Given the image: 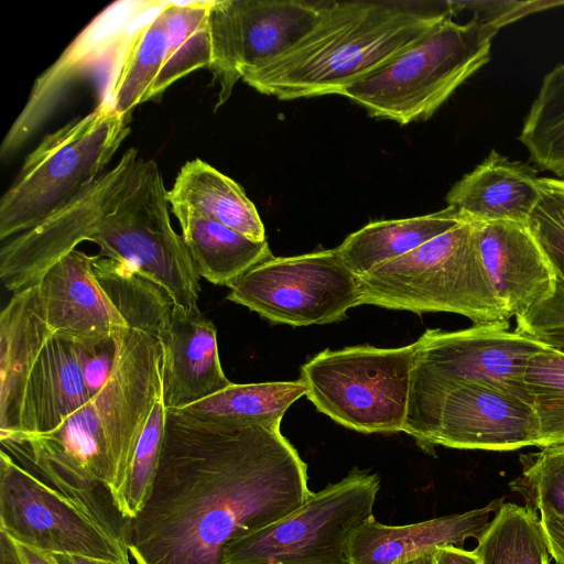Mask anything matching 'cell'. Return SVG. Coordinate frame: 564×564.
<instances>
[{
    "instance_id": "1",
    "label": "cell",
    "mask_w": 564,
    "mask_h": 564,
    "mask_svg": "<svg viewBox=\"0 0 564 564\" xmlns=\"http://www.w3.org/2000/svg\"><path fill=\"white\" fill-rule=\"evenodd\" d=\"M307 466L280 427L166 410L153 485L127 521L135 564H224L225 546L300 508Z\"/></svg>"
},
{
    "instance_id": "2",
    "label": "cell",
    "mask_w": 564,
    "mask_h": 564,
    "mask_svg": "<svg viewBox=\"0 0 564 564\" xmlns=\"http://www.w3.org/2000/svg\"><path fill=\"white\" fill-rule=\"evenodd\" d=\"M166 195L156 162L128 149L67 205L1 247L3 286L15 293L33 285L79 242L91 241L98 257L129 265L174 305L197 310L200 276L171 225Z\"/></svg>"
},
{
    "instance_id": "3",
    "label": "cell",
    "mask_w": 564,
    "mask_h": 564,
    "mask_svg": "<svg viewBox=\"0 0 564 564\" xmlns=\"http://www.w3.org/2000/svg\"><path fill=\"white\" fill-rule=\"evenodd\" d=\"M172 307L169 302L122 314L129 327L113 335L116 360L106 386L55 431L1 443L30 471L124 542L126 521L116 511L112 496L162 397L159 332Z\"/></svg>"
},
{
    "instance_id": "4",
    "label": "cell",
    "mask_w": 564,
    "mask_h": 564,
    "mask_svg": "<svg viewBox=\"0 0 564 564\" xmlns=\"http://www.w3.org/2000/svg\"><path fill=\"white\" fill-rule=\"evenodd\" d=\"M453 14L449 1L332 0L306 36L242 80L280 100L340 95Z\"/></svg>"
},
{
    "instance_id": "5",
    "label": "cell",
    "mask_w": 564,
    "mask_h": 564,
    "mask_svg": "<svg viewBox=\"0 0 564 564\" xmlns=\"http://www.w3.org/2000/svg\"><path fill=\"white\" fill-rule=\"evenodd\" d=\"M404 432L433 453L445 398L465 383H485L532 405L524 375L530 359L546 344L510 330L509 322L473 324L458 330L426 329L417 339Z\"/></svg>"
},
{
    "instance_id": "6",
    "label": "cell",
    "mask_w": 564,
    "mask_h": 564,
    "mask_svg": "<svg viewBox=\"0 0 564 564\" xmlns=\"http://www.w3.org/2000/svg\"><path fill=\"white\" fill-rule=\"evenodd\" d=\"M500 29L476 13L466 23L444 18L388 64L340 96L376 118L399 124L426 120L490 59Z\"/></svg>"
},
{
    "instance_id": "7",
    "label": "cell",
    "mask_w": 564,
    "mask_h": 564,
    "mask_svg": "<svg viewBox=\"0 0 564 564\" xmlns=\"http://www.w3.org/2000/svg\"><path fill=\"white\" fill-rule=\"evenodd\" d=\"M357 278L361 304L454 313L475 325L510 318L484 269L470 220Z\"/></svg>"
},
{
    "instance_id": "8",
    "label": "cell",
    "mask_w": 564,
    "mask_h": 564,
    "mask_svg": "<svg viewBox=\"0 0 564 564\" xmlns=\"http://www.w3.org/2000/svg\"><path fill=\"white\" fill-rule=\"evenodd\" d=\"M130 119L104 101L45 135L0 199V239L34 228L94 182L129 134Z\"/></svg>"
},
{
    "instance_id": "9",
    "label": "cell",
    "mask_w": 564,
    "mask_h": 564,
    "mask_svg": "<svg viewBox=\"0 0 564 564\" xmlns=\"http://www.w3.org/2000/svg\"><path fill=\"white\" fill-rule=\"evenodd\" d=\"M419 343L325 349L301 366L317 411L361 433L404 432Z\"/></svg>"
},
{
    "instance_id": "10",
    "label": "cell",
    "mask_w": 564,
    "mask_h": 564,
    "mask_svg": "<svg viewBox=\"0 0 564 564\" xmlns=\"http://www.w3.org/2000/svg\"><path fill=\"white\" fill-rule=\"evenodd\" d=\"M377 474L354 468L282 519L229 542L224 564H348L352 532L373 517Z\"/></svg>"
},
{
    "instance_id": "11",
    "label": "cell",
    "mask_w": 564,
    "mask_h": 564,
    "mask_svg": "<svg viewBox=\"0 0 564 564\" xmlns=\"http://www.w3.org/2000/svg\"><path fill=\"white\" fill-rule=\"evenodd\" d=\"M227 299L275 324L307 326L346 318L361 305L358 278L335 249L271 257L227 285Z\"/></svg>"
},
{
    "instance_id": "12",
    "label": "cell",
    "mask_w": 564,
    "mask_h": 564,
    "mask_svg": "<svg viewBox=\"0 0 564 564\" xmlns=\"http://www.w3.org/2000/svg\"><path fill=\"white\" fill-rule=\"evenodd\" d=\"M0 532L48 554L131 564L127 543L108 533L70 499L0 453Z\"/></svg>"
},
{
    "instance_id": "13",
    "label": "cell",
    "mask_w": 564,
    "mask_h": 564,
    "mask_svg": "<svg viewBox=\"0 0 564 564\" xmlns=\"http://www.w3.org/2000/svg\"><path fill=\"white\" fill-rule=\"evenodd\" d=\"M332 0H213L208 68L219 86L216 108L239 79L278 58L319 22Z\"/></svg>"
},
{
    "instance_id": "14",
    "label": "cell",
    "mask_w": 564,
    "mask_h": 564,
    "mask_svg": "<svg viewBox=\"0 0 564 564\" xmlns=\"http://www.w3.org/2000/svg\"><path fill=\"white\" fill-rule=\"evenodd\" d=\"M154 1H120L97 15L34 83L30 97L0 148L1 159L19 149L47 119L73 84L105 76L106 97L128 37ZM99 101V102H100Z\"/></svg>"
},
{
    "instance_id": "15",
    "label": "cell",
    "mask_w": 564,
    "mask_h": 564,
    "mask_svg": "<svg viewBox=\"0 0 564 564\" xmlns=\"http://www.w3.org/2000/svg\"><path fill=\"white\" fill-rule=\"evenodd\" d=\"M432 445L458 449L517 451L539 445L530 403L485 383H465L445 398Z\"/></svg>"
},
{
    "instance_id": "16",
    "label": "cell",
    "mask_w": 564,
    "mask_h": 564,
    "mask_svg": "<svg viewBox=\"0 0 564 564\" xmlns=\"http://www.w3.org/2000/svg\"><path fill=\"white\" fill-rule=\"evenodd\" d=\"M94 259L74 249L37 281L51 329L86 349L107 344L118 330L129 327L100 285Z\"/></svg>"
},
{
    "instance_id": "17",
    "label": "cell",
    "mask_w": 564,
    "mask_h": 564,
    "mask_svg": "<svg viewBox=\"0 0 564 564\" xmlns=\"http://www.w3.org/2000/svg\"><path fill=\"white\" fill-rule=\"evenodd\" d=\"M473 224L481 263L510 318L553 296L557 276L529 223Z\"/></svg>"
},
{
    "instance_id": "18",
    "label": "cell",
    "mask_w": 564,
    "mask_h": 564,
    "mask_svg": "<svg viewBox=\"0 0 564 564\" xmlns=\"http://www.w3.org/2000/svg\"><path fill=\"white\" fill-rule=\"evenodd\" d=\"M159 339L166 410L185 408L232 383L221 368L217 329L199 308L187 311L173 304Z\"/></svg>"
},
{
    "instance_id": "19",
    "label": "cell",
    "mask_w": 564,
    "mask_h": 564,
    "mask_svg": "<svg viewBox=\"0 0 564 564\" xmlns=\"http://www.w3.org/2000/svg\"><path fill=\"white\" fill-rule=\"evenodd\" d=\"M503 498L487 506L405 525H387L375 517L359 525L347 545L348 564H403L438 546L478 539Z\"/></svg>"
},
{
    "instance_id": "20",
    "label": "cell",
    "mask_w": 564,
    "mask_h": 564,
    "mask_svg": "<svg viewBox=\"0 0 564 564\" xmlns=\"http://www.w3.org/2000/svg\"><path fill=\"white\" fill-rule=\"evenodd\" d=\"M83 365L84 347L54 334L28 378L18 431L1 443L51 433L91 399Z\"/></svg>"
},
{
    "instance_id": "21",
    "label": "cell",
    "mask_w": 564,
    "mask_h": 564,
    "mask_svg": "<svg viewBox=\"0 0 564 564\" xmlns=\"http://www.w3.org/2000/svg\"><path fill=\"white\" fill-rule=\"evenodd\" d=\"M539 180L534 166L492 149L445 199L465 220L529 223L540 197Z\"/></svg>"
},
{
    "instance_id": "22",
    "label": "cell",
    "mask_w": 564,
    "mask_h": 564,
    "mask_svg": "<svg viewBox=\"0 0 564 564\" xmlns=\"http://www.w3.org/2000/svg\"><path fill=\"white\" fill-rule=\"evenodd\" d=\"M53 335L37 282L13 293L0 314V441L17 433L28 378Z\"/></svg>"
},
{
    "instance_id": "23",
    "label": "cell",
    "mask_w": 564,
    "mask_h": 564,
    "mask_svg": "<svg viewBox=\"0 0 564 564\" xmlns=\"http://www.w3.org/2000/svg\"><path fill=\"white\" fill-rule=\"evenodd\" d=\"M166 198L171 206H184L251 240H267L260 215L241 186L200 159L181 167Z\"/></svg>"
},
{
    "instance_id": "24",
    "label": "cell",
    "mask_w": 564,
    "mask_h": 564,
    "mask_svg": "<svg viewBox=\"0 0 564 564\" xmlns=\"http://www.w3.org/2000/svg\"><path fill=\"white\" fill-rule=\"evenodd\" d=\"M182 238L199 276L227 285L253 265L273 257L269 243L254 241L236 230L181 206L172 205Z\"/></svg>"
},
{
    "instance_id": "25",
    "label": "cell",
    "mask_w": 564,
    "mask_h": 564,
    "mask_svg": "<svg viewBox=\"0 0 564 564\" xmlns=\"http://www.w3.org/2000/svg\"><path fill=\"white\" fill-rule=\"evenodd\" d=\"M465 221L452 207L423 216L369 223L336 248L356 276L416 249Z\"/></svg>"
},
{
    "instance_id": "26",
    "label": "cell",
    "mask_w": 564,
    "mask_h": 564,
    "mask_svg": "<svg viewBox=\"0 0 564 564\" xmlns=\"http://www.w3.org/2000/svg\"><path fill=\"white\" fill-rule=\"evenodd\" d=\"M165 1L153 6L137 21L126 43L111 86L100 102H109L120 116L149 100L151 87L166 58L169 40Z\"/></svg>"
},
{
    "instance_id": "27",
    "label": "cell",
    "mask_w": 564,
    "mask_h": 564,
    "mask_svg": "<svg viewBox=\"0 0 564 564\" xmlns=\"http://www.w3.org/2000/svg\"><path fill=\"white\" fill-rule=\"evenodd\" d=\"M306 386L295 381L231 383L226 389L178 410L195 419L280 427L286 410L306 394Z\"/></svg>"
},
{
    "instance_id": "28",
    "label": "cell",
    "mask_w": 564,
    "mask_h": 564,
    "mask_svg": "<svg viewBox=\"0 0 564 564\" xmlns=\"http://www.w3.org/2000/svg\"><path fill=\"white\" fill-rule=\"evenodd\" d=\"M212 2L213 0L165 1L169 48L164 64L151 87L149 100L160 96L183 76L209 66L212 45L208 15Z\"/></svg>"
},
{
    "instance_id": "29",
    "label": "cell",
    "mask_w": 564,
    "mask_h": 564,
    "mask_svg": "<svg viewBox=\"0 0 564 564\" xmlns=\"http://www.w3.org/2000/svg\"><path fill=\"white\" fill-rule=\"evenodd\" d=\"M480 564H550L546 539L535 510L503 502L474 550Z\"/></svg>"
},
{
    "instance_id": "30",
    "label": "cell",
    "mask_w": 564,
    "mask_h": 564,
    "mask_svg": "<svg viewBox=\"0 0 564 564\" xmlns=\"http://www.w3.org/2000/svg\"><path fill=\"white\" fill-rule=\"evenodd\" d=\"M518 139L533 164L564 178V63L543 77Z\"/></svg>"
},
{
    "instance_id": "31",
    "label": "cell",
    "mask_w": 564,
    "mask_h": 564,
    "mask_svg": "<svg viewBox=\"0 0 564 564\" xmlns=\"http://www.w3.org/2000/svg\"><path fill=\"white\" fill-rule=\"evenodd\" d=\"M524 380L538 421V447L564 444V351L546 345L528 362Z\"/></svg>"
},
{
    "instance_id": "32",
    "label": "cell",
    "mask_w": 564,
    "mask_h": 564,
    "mask_svg": "<svg viewBox=\"0 0 564 564\" xmlns=\"http://www.w3.org/2000/svg\"><path fill=\"white\" fill-rule=\"evenodd\" d=\"M166 408L162 397L154 403L135 444L130 464L112 505L127 522L141 510L153 485L163 447Z\"/></svg>"
},
{
    "instance_id": "33",
    "label": "cell",
    "mask_w": 564,
    "mask_h": 564,
    "mask_svg": "<svg viewBox=\"0 0 564 564\" xmlns=\"http://www.w3.org/2000/svg\"><path fill=\"white\" fill-rule=\"evenodd\" d=\"M522 471L509 482L525 506L564 519V444L542 447L519 457Z\"/></svg>"
},
{
    "instance_id": "34",
    "label": "cell",
    "mask_w": 564,
    "mask_h": 564,
    "mask_svg": "<svg viewBox=\"0 0 564 564\" xmlns=\"http://www.w3.org/2000/svg\"><path fill=\"white\" fill-rule=\"evenodd\" d=\"M539 192L529 224L564 286V178L540 177Z\"/></svg>"
},
{
    "instance_id": "35",
    "label": "cell",
    "mask_w": 564,
    "mask_h": 564,
    "mask_svg": "<svg viewBox=\"0 0 564 564\" xmlns=\"http://www.w3.org/2000/svg\"><path fill=\"white\" fill-rule=\"evenodd\" d=\"M558 6H564V1H451L454 13L471 10L498 29L525 15Z\"/></svg>"
},
{
    "instance_id": "36",
    "label": "cell",
    "mask_w": 564,
    "mask_h": 564,
    "mask_svg": "<svg viewBox=\"0 0 564 564\" xmlns=\"http://www.w3.org/2000/svg\"><path fill=\"white\" fill-rule=\"evenodd\" d=\"M115 360L116 347L113 339L93 349L84 348L83 372L90 398L96 395L108 382Z\"/></svg>"
},
{
    "instance_id": "37",
    "label": "cell",
    "mask_w": 564,
    "mask_h": 564,
    "mask_svg": "<svg viewBox=\"0 0 564 564\" xmlns=\"http://www.w3.org/2000/svg\"><path fill=\"white\" fill-rule=\"evenodd\" d=\"M540 514L550 555L556 564H564V519L549 512Z\"/></svg>"
},
{
    "instance_id": "38",
    "label": "cell",
    "mask_w": 564,
    "mask_h": 564,
    "mask_svg": "<svg viewBox=\"0 0 564 564\" xmlns=\"http://www.w3.org/2000/svg\"><path fill=\"white\" fill-rule=\"evenodd\" d=\"M432 564H480L474 551L456 545L438 546L432 552Z\"/></svg>"
},
{
    "instance_id": "39",
    "label": "cell",
    "mask_w": 564,
    "mask_h": 564,
    "mask_svg": "<svg viewBox=\"0 0 564 564\" xmlns=\"http://www.w3.org/2000/svg\"><path fill=\"white\" fill-rule=\"evenodd\" d=\"M10 540L13 544L19 564H58L52 554L20 544L12 539Z\"/></svg>"
},
{
    "instance_id": "40",
    "label": "cell",
    "mask_w": 564,
    "mask_h": 564,
    "mask_svg": "<svg viewBox=\"0 0 564 564\" xmlns=\"http://www.w3.org/2000/svg\"><path fill=\"white\" fill-rule=\"evenodd\" d=\"M58 564H120L112 561L80 556V555H66V554H52Z\"/></svg>"
},
{
    "instance_id": "41",
    "label": "cell",
    "mask_w": 564,
    "mask_h": 564,
    "mask_svg": "<svg viewBox=\"0 0 564 564\" xmlns=\"http://www.w3.org/2000/svg\"><path fill=\"white\" fill-rule=\"evenodd\" d=\"M0 533L1 564H19L11 540L3 532Z\"/></svg>"
},
{
    "instance_id": "42",
    "label": "cell",
    "mask_w": 564,
    "mask_h": 564,
    "mask_svg": "<svg viewBox=\"0 0 564 564\" xmlns=\"http://www.w3.org/2000/svg\"><path fill=\"white\" fill-rule=\"evenodd\" d=\"M533 337L540 339L553 348L564 351V329L546 332Z\"/></svg>"
},
{
    "instance_id": "43",
    "label": "cell",
    "mask_w": 564,
    "mask_h": 564,
    "mask_svg": "<svg viewBox=\"0 0 564 564\" xmlns=\"http://www.w3.org/2000/svg\"><path fill=\"white\" fill-rule=\"evenodd\" d=\"M433 552V551H432ZM432 552L423 554L403 564H432Z\"/></svg>"
}]
</instances>
